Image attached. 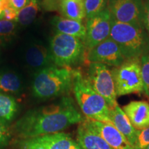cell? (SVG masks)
Here are the masks:
<instances>
[{"instance_id": "6da1fadb", "label": "cell", "mask_w": 149, "mask_h": 149, "mask_svg": "<svg viewBox=\"0 0 149 149\" xmlns=\"http://www.w3.org/2000/svg\"><path fill=\"white\" fill-rule=\"evenodd\" d=\"M84 120L68 97H63L57 104L27 112L15 123V133L22 139L61 133Z\"/></svg>"}, {"instance_id": "7a4b0ae2", "label": "cell", "mask_w": 149, "mask_h": 149, "mask_svg": "<svg viewBox=\"0 0 149 149\" xmlns=\"http://www.w3.org/2000/svg\"><path fill=\"white\" fill-rule=\"evenodd\" d=\"M74 70L68 67L50 66L38 70L32 83L33 94L42 100L66 93L72 86Z\"/></svg>"}, {"instance_id": "3957f363", "label": "cell", "mask_w": 149, "mask_h": 149, "mask_svg": "<svg viewBox=\"0 0 149 149\" xmlns=\"http://www.w3.org/2000/svg\"><path fill=\"white\" fill-rule=\"evenodd\" d=\"M110 37L117 43L126 59L149 53V38L144 26L121 23L112 19Z\"/></svg>"}, {"instance_id": "277c9868", "label": "cell", "mask_w": 149, "mask_h": 149, "mask_svg": "<svg viewBox=\"0 0 149 149\" xmlns=\"http://www.w3.org/2000/svg\"><path fill=\"white\" fill-rule=\"evenodd\" d=\"M72 89L78 105L87 119L111 124L110 108L106 100L91 88L79 71L74 72Z\"/></svg>"}, {"instance_id": "5b68a950", "label": "cell", "mask_w": 149, "mask_h": 149, "mask_svg": "<svg viewBox=\"0 0 149 149\" xmlns=\"http://www.w3.org/2000/svg\"><path fill=\"white\" fill-rule=\"evenodd\" d=\"M84 42L77 37L56 33L50 42L53 63L59 67L70 68L85 57Z\"/></svg>"}, {"instance_id": "8992f818", "label": "cell", "mask_w": 149, "mask_h": 149, "mask_svg": "<svg viewBox=\"0 0 149 149\" xmlns=\"http://www.w3.org/2000/svg\"><path fill=\"white\" fill-rule=\"evenodd\" d=\"M111 70L117 96L144 92L140 58L126 59Z\"/></svg>"}, {"instance_id": "52a82bcc", "label": "cell", "mask_w": 149, "mask_h": 149, "mask_svg": "<svg viewBox=\"0 0 149 149\" xmlns=\"http://www.w3.org/2000/svg\"><path fill=\"white\" fill-rule=\"evenodd\" d=\"M86 79L91 88L106 100L110 109L118 105L114 79L109 66L100 63H90Z\"/></svg>"}, {"instance_id": "ba28073f", "label": "cell", "mask_w": 149, "mask_h": 149, "mask_svg": "<svg viewBox=\"0 0 149 149\" xmlns=\"http://www.w3.org/2000/svg\"><path fill=\"white\" fill-rule=\"evenodd\" d=\"M107 8L115 21L144 26L142 0H108Z\"/></svg>"}, {"instance_id": "9c48e42d", "label": "cell", "mask_w": 149, "mask_h": 149, "mask_svg": "<svg viewBox=\"0 0 149 149\" xmlns=\"http://www.w3.org/2000/svg\"><path fill=\"white\" fill-rule=\"evenodd\" d=\"M111 23L112 17L107 8L97 15L86 19V34L84 41L85 49H92L110 37Z\"/></svg>"}, {"instance_id": "30bf717a", "label": "cell", "mask_w": 149, "mask_h": 149, "mask_svg": "<svg viewBox=\"0 0 149 149\" xmlns=\"http://www.w3.org/2000/svg\"><path fill=\"white\" fill-rule=\"evenodd\" d=\"M85 59L88 63H100L117 67L126 60L120 48L111 37L87 51Z\"/></svg>"}, {"instance_id": "8fae6325", "label": "cell", "mask_w": 149, "mask_h": 149, "mask_svg": "<svg viewBox=\"0 0 149 149\" xmlns=\"http://www.w3.org/2000/svg\"><path fill=\"white\" fill-rule=\"evenodd\" d=\"M74 140L69 134L57 133L23 139L19 141V149H70Z\"/></svg>"}, {"instance_id": "7c38bea8", "label": "cell", "mask_w": 149, "mask_h": 149, "mask_svg": "<svg viewBox=\"0 0 149 149\" xmlns=\"http://www.w3.org/2000/svg\"><path fill=\"white\" fill-rule=\"evenodd\" d=\"M77 143L83 149H113L96 131L87 118L79 123Z\"/></svg>"}, {"instance_id": "4fadbf2b", "label": "cell", "mask_w": 149, "mask_h": 149, "mask_svg": "<svg viewBox=\"0 0 149 149\" xmlns=\"http://www.w3.org/2000/svg\"><path fill=\"white\" fill-rule=\"evenodd\" d=\"M88 120L93 128L103 137L113 149H135L112 124Z\"/></svg>"}, {"instance_id": "5bb4252c", "label": "cell", "mask_w": 149, "mask_h": 149, "mask_svg": "<svg viewBox=\"0 0 149 149\" xmlns=\"http://www.w3.org/2000/svg\"><path fill=\"white\" fill-rule=\"evenodd\" d=\"M132 126L137 130L149 127V103L146 101H132L122 109Z\"/></svg>"}, {"instance_id": "9a60e30c", "label": "cell", "mask_w": 149, "mask_h": 149, "mask_svg": "<svg viewBox=\"0 0 149 149\" xmlns=\"http://www.w3.org/2000/svg\"><path fill=\"white\" fill-rule=\"evenodd\" d=\"M110 120L111 124L135 147L137 130L132 126L127 115L119 105L110 109Z\"/></svg>"}, {"instance_id": "2e32d148", "label": "cell", "mask_w": 149, "mask_h": 149, "mask_svg": "<svg viewBox=\"0 0 149 149\" xmlns=\"http://www.w3.org/2000/svg\"><path fill=\"white\" fill-rule=\"evenodd\" d=\"M51 24L56 33L75 37L83 42L85 40L86 29L81 22L70 19L62 16H55L52 18Z\"/></svg>"}, {"instance_id": "e0dca14e", "label": "cell", "mask_w": 149, "mask_h": 149, "mask_svg": "<svg viewBox=\"0 0 149 149\" xmlns=\"http://www.w3.org/2000/svg\"><path fill=\"white\" fill-rule=\"evenodd\" d=\"M28 65L39 70L52 66L53 63L49 50L40 44H33L28 48L25 54Z\"/></svg>"}, {"instance_id": "ac0fdd59", "label": "cell", "mask_w": 149, "mask_h": 149, "mask_svg": "<svg viewBox=\"0 0 149 149\" xmlns=\"http://www.w3.org/2000/svg\"><path fill=\"white\" fill-rule=\"evenodd\" d=\"M59 13L64 17L82 22L86 18L83 0H61Z\"/></svg>"}, {"instance_id": "d6986e66", "label": "cell", "mask_w": 149, "mask_h": 149, "mask_svg": "<svg viewBox=\"0 0 149 149\" xmlns=\"http://www.w3.org/2000/svg\"><path fill=\"white\" fill-rule=\"evenodd\" d=\"M22 88L20 77L13 72H0V93L8 95L18 94Z\"/></svg>"}, {"instance_id": "ffe728a7", "label": "cell", "mask_w": 149, "mask_h": 149, "mask_svg": "<svg viewBox=\"0 0 149 149\" xmlns=\"http://www.w3.org/2000/svg\"><path fill=\"white\" fill-rule=\"evenodd\" d=\"M18 110V104L13 97L0 93V122L6 125L11 122Z\"/></svg>"}, {"instance_id": "44dd1931", "label": "cell", "mask_w": 149, "mask_h": 149, "mask_svg": "<svg viewBox=\"0 0 149 149\" xmlns=\"http://www.w3.org/2000/svg\"><path fill=\"white\" fill-rule=\"evenodd\" d=\"M39 10L40 3L38 0H30L23 8L18 11L16 22L24 26H29L35 20Z\"/></svg>"}, {"instance_id": "7402d4cb", "label": "cell", "mask_w": 149, "mask_h": 149, "mask_svg": "<svg viewBox=\"0 0 149 149\" xmlns=\"http://www.w3.org/2000/svg\"><path fill=\"white\" fill-rule=\"evenodd\" d=\"M86 19L97 15L107 8L108 0H83Z\"/></svg>"}, {"instance_id": "603a6c76", "label": "cell", "mask_w": 149, "mask_h": 149, "mask_svg": "<svg viewBox=\"0 0 149 149\" xmlns=\"http://www.w3.org/2000/svg\"><path fill=\"white\" fill-rule=\"evenodd\" d=\"M140 61L144 84V93L149 98V53L141 56Z\"/></svg>"}, {"instance_id": "cb8c5ba5", "label": "cell", "mask_w": 149, "mask_h": 149, "mask_svg": "<svg viewBox=\"0 0 149 149\" xmlns=\"http://www.w3.org/2000/svg\"><path fill=\"white\" fill-rule=\"evenodd\" d=\"M16 22L0 19V37H9L14 34L16 28Z\"/></svg>"}, {"instance_id": "d4e9b609", "label": "cell", "mask_w": 149, "mask_h": 149, "mask_svg": "<svg viewBox=\"0 0 149 149\" xmlns=\"http://www.w3.org/2000/svg\"><path fill=\"white\" fill-rule=\"evenodd\" d=\"M149 145V127L137 130L135 144L136 149H144Z\"/></svg>"}, {"instance_id": "484cf974", "label": "cell", "mask_w": 149, "mask_h": 149, "mask_svg": "<svg viewBox=\"0 0 149 149\" xmlns=\"http://www.w3.org/2000/svg\"><path fill=\"white\" fill-rule=\"evenodd\" d=\"M10 139V133L8 127L3 123L0 122V149L8 144Z\"/></svg>"}, {"instance_id": "4316f807", "label": "cell", "mask_w": 149, "mask_h": 149, "mask_svg": "<svg viewBox=\"0 0 149 149\" xmlns=\"http://www.w3.org/2000/svg\"><path fill=\"white\" fill-rule=\"evenodd\" d=\"M61 0H43L42 6L47 11L59 10Z\"/></svg>"}, {"instance_id": "83f0119b", "label": "cell", "mask_w": 149, "mask_h": 149, "mask_svg": "<svg viewBox=\"0 0 149 149\" xmlns=\"http://www.w3.org/2000/svg\"><path fill=\"white\" fill-rule=\"evenodd\" d=\"M18 11L15 10L13 7L11 6H9L8 8H6L3 11L2 16H1V19H4L6 20H10V21H15L17 17Z\"/></svg>"}, {"instance_id": "f1b7e54d", "label": "cell", "mask_w": 149, "mask_h": 149, "mask_svg": "<svg viewBox=\"0 0 149 149\" xmlns=\"http://www.w3.org/2000/svg\"><path fill=\"white\" fill-rule=\"evenodd\" d=\"M143 24L149 35V0H147L146 2L144 3Z\"/></svg>"}, {"instance_id": "f546056e", "label": "cell", "mask_w": 149, "mask_h": 149, "mask_svg": "<svg viewBox=\"0 0 149 149\" xmlns=\"http://www.w3.org/2000/svg\"><path fill=\"white\" fill-rule=\"evenodd\" d=\"M10 4L17 11L20 10L29 2L30 0H9Z\"/></svg>"}, {"instance_id": "4dcf8cb0", "label": "cell", "mask_w": 149, "mask_h": 149, "mask_svg": "<svg viewBox=\"0 0 149 149\" xmlns=\"http://www.w3.org/2000/svg\"><path fill=\"white\" fill-rule=\"evenodd\" d=\"M70 149H83V148H81V147L80 146L77 142L74 141L73 144H72V145L71 146V147L70 148Z\"/></svg>"}, {"instance_id": "1f68e13d", "label": "cell", "mask_w": 149, "mask_h": 149, "mask_svg": "<svg viewBox=\"0 0 149 149\" xmlns=\"http://www.w3.org/2000/svg\"><path fill=\"white\" fill-rule=\"evenodd\" d=\"M1 43H2V39H1V37H0V45L1 44Z\"/></svg>"}, {"instance_id": "d6a6232c", "label": "cell", "mask_w": 149, "mask_h": 149, "mask_svg": "<svg viewBox=\"0 0 149 149\" xmlns=\"http://www.w3.org/2000/svg\"><path fill=\"white\" fill-rule=\"evenodd\" d=\"M144 149H149V145H148V146H147Z\"/></svg>"}]
</instances>
